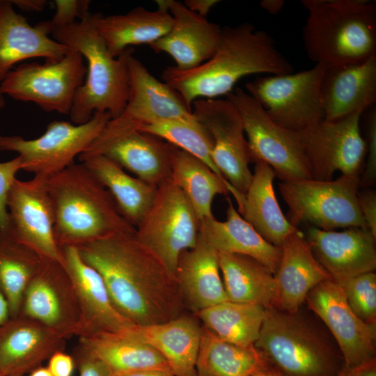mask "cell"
I'll return each mask as SVG.
<instances>
[{
    "label": "cell",
    "instance_id": "obj_1",
    "mask_svg": "<svg viewBox=\"0 0 376 376\" xmlns=\"http://www.w3.org/2000/svg\"><path fill=\"white\" fill-rule=\"evenodd\" d=\"M134 233H117L75 247L100 273L114 306L132 324L180 316L185 304L175 276Z\"/></svg>",
    "mask_w": 376,
    "mask_h": 376
},
{
    "label": "cell",
    "instance_id": "obj_2",
    "mask_svg": "<svg viewBox=\"0 0 376 376\" xmlns=\"http://www.w3.org/2000/svg\"><path fill=\"white\" fill-rule=\"evenodd\" d=\"M292 71V65L279 52L267 32L256 31L252 24L243 23L222 28L219 46L209 60L189 70L168 67L162 78L191 110L196 100L227 95L244 77Z\"/></svg>",
    "mask_w": 376,
    "mask_h": 376
},
{
    "label": "cell",
    "instance_id": "obj_3",
    "mask_svg": "<svg viewBox=\"0 0 376 376\" xmlns=\"http://www.w3.org/2000/svg\"><path fill=\"white\" fill-rule=\"evenodd\" d=\"M58 245L78 246L109 235L135 232L107 189L82 163L49 177Z\"/></svg>",
    "mask_w": 376,
    "mask_h": 376
},
{
    "label": "cell",
    "instance_id": "obj_4",
    "mask_svg": "<svg viewBox=\"0 0 376 376\" xmlns=\"http://www.w3.org/2000/svg\"><path fill=\"white\" fill-rule=\"evenodd\" d=\"M100 13L50 33L56 41L79 52L88 63L87 77L77 91L69 116L77 125L89 121L95 112H109L111 119L124 111L129 95V56L134 49L128 47L118 57L112 56L101 37L97 21Z\"/></svg>",
    "mask_w": 376,
    "mask_h": 376
},
{
    "label": "cell",
    "instance_id": "obj_5",
    "mask_svg": "<svg viewBox=\"0 0 376 376\" xmlns=\"http://www.w3.org/2000/svg\"><path fill=\"white\" fill-rule=\"evenodd\" d=\"M308 58L324 66L363 62L376 56V3L367 0H303Z\"/></svg>",
    "mask_w": 376,
    "mask_h": 376
},
{
    "label": "cell",
    "instance_id": "obj_6",
    "mask_svg": "<svg viewBox=\"0 0 376 376\" xmlns=\"http://www.w3.org/2000/svg\"><path fill=\"white\" fill-rule=\"evenodd\" d=\"M300 309L288 312L275 306L266 308L254 346L281 376H336L345 366L339 349Z\"/></svg>",
    "mask_w": 376,
    "mask_h": 376
},
{
    "label": "cell",
    "instance_id": "obj_7",
    "mask_svg": "<svg viewBox=\"0 0 376 376\" xmlns=\"http://www.w3.org/2000/svg\"><path fill=\"white\" fill-rule=\"evenodd\" d=\"M359 175H341L327 181L300 179L281 182L279 190L289 208L291 221H304L319 229L366 225L359 205Z\"/></svg>",
    "mask_w": 376,
    "mask_h": 376
},
{
    "label": "cell",
    "instance_id": "obj_8",
    "mask_svg": "<svg viewBox=\"0 0 376 376\" xmlns=\"http://www.w3.org/2000/svg\"><path fill=\"white\" fill-rule=\"evenodd\" d=\"M199 223L185 194L169 178L157 187L134 235L175 276L180 255L197 243Z\"/></svg>",
    "mask_w": 376,
    "mask_h": 376
},
{
    "label": "cell",
    "instance_id": "obj_9",
    "mask_svg": "<svg viewBox=\"0 0 376 376\" xmlns=\"http://www.w3.org/2000/svg\"><path fill=\"white\" fill-rule=\"evenodd\" d=\"M324 65L315 64L297 73L258 76L245 87L273 122L299 132L324 119Z\"/></svg>",
    "mask_w": 376,
    "mask_h": 376
},
{
    "label": "cell",
    "instance_id": "obj_10",
    "mask_svg": "<svg viewBox=\"0 0 376 376\" xmlns=\"http://www.w3.org/2000/svg\"><path fill=\"white\" fill-rule=\"evenodd\" d=\"M111 119L109 112H95L84 124L54 120L35 139L0 136V150L17 152L22 170L49 178L75 163V157L91 146Z\"/></svg>",
    "mask_w": 376,
    "mask_h": 376
},
{
    "label": "cell",
    "instance_id": "obj_11",
    "mask_svg": "<svg viewBox=\"0 0 376 376\" xmlns=\"http://www.w3.org/2000/svg\"><path fill=\"white\" fill-rule=\"evenodd\" d=\"M226 96L241 118L252 162L263 161L282 182L311 179L297 132L273 122L246 91L234 88Z\"/></svg>",
    "mask_w": 376,
    "mask_h": 376
},
{
    "label": "cell",
    "instance_id": "obj_12",
    "mask_svg": "<svg viewBox=\"0 0 376 376\" xmlns=\"http://www.w3.org/2000/svg\"><path fill=\"white\" fill-rule=\"evenodd\" d=\"M86 73L83 56L70 49L59 61L23 63L11 70L0 84V93L34 102L46 111L69 115Z\"/></svg>",
    "mask_w": 376,
    "mask_h": 376
},
{
    "label": "cell",
    "instance_id": "obj_13",
    "mask_svg": "<svg viewBox=\"0 0 376 376\" xmlns=\"http://www.w3.org/2000/svg\"><path fill=\"white\" fill-rule=\"evenodd\" d=\"M363 113L335 120L323 119L297 132L311 179L331 180L336 171L359 175L366 156V141L359 127Z\"/></svg>",
    "mask_w": 376,
    "mask_h": 376
},
{
    "label": "cell",
    "instance_id": "obj_14",
    "mask_svg": "<svg viewBox=\"0 0 376 376\" xmlns=\"http://www.w3.org/2000/svg\"><path fill=\"white\" fill-rule=\"evenodd\" d=\"M176 147L164 139L111 119L79 159L102 155L141 180L157 187L170 178Z\"/></svg>",
    "mask_w": 376,
    "mask_h": 376
},
{
    "label": "cell",
    "instance_id": "obj_15",
    "mask_svg": "<svg viewBox=\"0 0 376 376\" xmlns=\"http://www.w3.org/2000/svg\"><path fill=\"white\" fill-rule=\"evenodd\" d=\"M17 316L36 320L65 340L79 337L81 308L73 282L63 264L42 258L25 289Z\"/></svg>",
    "mask_w": 376,
    "mask_h": 376
},
{
    "label": "cell",
    "instance_id": "obj_16",
    "mask_svg": "<svg viewBox=\"0 0 376 376\" xmlns=\"http://www.w3.org/2000/svg\"><path fill=\"white\" fill-rule=\"evenodd\" d=\"M48 178L15 179L6 198L5 233L41 258L64 265L62 249L54 237V213L47 188Z\"/></svg>",
    "mask_w": 376,
    "mask_h": 376
},
{
    "label": "cell",
    "instance_id": "obj_17",
    "mask_svg": "<svg viewBox=\"0 0 376 376\" xmlns=\"http://www.w3.org/2000/svg\"><path fill=\"white\" fill-rule=\"evenodd\" d=\"M191 107L212 138L214 165L235 190L245 194L253 176L249 167L252 159L236 108L227 99L219 98L198 99Z\"/></svg>",
    "mask_w": 376,
    "mask_h": 376
},
{
    "label": "cell",
    "instance_id": "obj_18",
    "mask_svg": "<svg viewBox=\"0 0 376 376\" xmlns=\"http://www.w3.org/2000/svg\"><path fill=\"white\" fill-rule=\"evenodd\" d=\"M308 307L325 324L343 358L352 367L375 357L376 325L358 318L350 307L341 286L322 281L308 294Z\"/></svg>",
    "mask_w": 376,
    "mask_h": 376
},
{
    "label": "cell",
    "instance_id": "obj_19",
    "mask_svg": "<svg viewBox=\"0 0 376 376\" xmlns=\"http://www.w3.org/2000/svg\"><path fill=\"white\" fill-rule=\"evenodd\" d=\"M155 2L158 8L169 11L173 24L166 35L149 45L154 52L170 55L179 70L196 68L214 55L222 28L191 11L179 1Z\"/></svg>",
    "mask_w": 376,
    "mask_h": 376
},
{
    "label": "cell",
    "instance_id": "obj_20",
    "mask_svg": "<svg viewBox=\"0 0 376 376\" xmlns=\"http://www.w3.org/2000/svg\"><path fill=\"white\" fill-rule=\"evenodd\" d=\"M306 240L318 261L338 283L375 271L376 238L368 228L335 231L312 226Z\"/></svg>",
    "mask_w": 376,
    "mask_h": 376
},
{
    "label": "cell",
    "instance_id": "obj_21",
    "mask_svg": "<svg viewBox=\"0 0 376 376\" xmlns=\"http://www.w3.org/2000/svg\"><path fill=\"white\" fill-rule=\"evenodd\" d=\"M127 65L129 95L118 119L138 130L141 126L159 122L195 118L181 96L168 84L153 77L133 53L128 57Z\"/></svg>",
    "mask_w": 376,
    "mask_h": 376
},
{
    "label": "cell",
    "instance_id": "obj_22",
    "mask_svg": "<svg viewBox=\"0 0 376 376\" xmlns=\"http://www.w3.org/2000/svg\"><path fill=\"white\" fill-rule=\"evenodd\" d=\"M64 266L75 288L81 313L79 337L121 332L132 325L114 306L100 273L86 263L77 247L61 248Z\"/></svg>",
    "mask_w": 376,
    "mask_h": 376
},
{
    "label": "cell",
    "instance_id": "obj_23",
    "mask_svg": "<svg viewBox=\"0 0 376 376\" xmlns=\"http://www.w3.org/2000/svg\"><path fill=\"white\" fill-rule=\"evenodd\" d=\"M66 340L29 318H10L0 327V371L4 376H24L42 366Z\"/></svg>",
    "mask_w": 376,
    "mask_h": 376
},
{
    "label": "cell",
    "instance_id": "obj_24",
    "mask_svg": "<svg viewBox=\"0 0 376 376\" xmlns=\"http://www.w3.org/2000/svg\"><path fill=\"white\" fill-rule=\"evenodd\" d=\"M322 95L327 120L373 107L376 102V56L361 63L324 66Z\"/></svg>",
    "mask_w": 376,
    "mask_h": 376
},
{
    "label": "cell",
    "instance_id": "obj_25",
    "mask_svg": "<svg viewBox=\"0 0 376 376\" xmlns=\"http://www.w3.org/2000/svg\"><path fill=\"white\" fill-rule=\"evenodd\" d=\"M281 249V259L274 274L277 285L274 306L295 312L301 308L314 287L333 279L318 261L299 230L290 234Z\"/></svg>",
    "mask_w": 376,
    "mask_h": 376
},
{
    "label": "cell",
    "instance_id": "obj_26",
    "mask_svg": "<svg viewBox=\"0 0 376 376\" xmlns=\"http://www.w3.org/2000/svg\"><path fill=\"white\" fill-rule=\"evenodd\" d=\"M254 173L245 194L231 185L239 214L269 243L280 247L286 238L298 230L285 217L277 201L273 186L275 173L263 161L255 162Z\"/></svg>",
    "mask_w": 376,
    "mask_h": 376
},
{
    "label": "cell",
    "instance_id": "obj_27",
    "mask_svg": "<svg viewBox=\"0 0 376 376\" xmlns=\"http://www.w3.org/2000/svg\"><path fill=\"white\" fill-rule=\"evenodd\" d=\"M202 331L193 318L182 314L162 323L132 324L121 332L155 349L175 376H195Z\"/></svg>",
    "mask_w": 376,
    "mask_h": 376
},
{
    "label": "cell",
    "instance_id": "obj_28",
    "mask_svg": "<svg viewBox=\"0 0 376 376\" xmlns=\"http://www.w3.org/2000/svg\"><path fill=\"white\" fill-rule=\"evenodd\" d=\"M69 51L36 25L31 26L10 0H0V82L19 61L42 57L57 62Z\"/></svg>",
    "mask_w": 376,
    "mask_h": 376
},
{
    "label": "cell",
    "instance_id": "obj_29",
    "mask_svg": "<svg viewBox=\"0 0 376 376\" xmlns=\"http://www.w3.org/2000/svg\"><path fill=\"white\" fill-rule=\"evenodd\" d=\"M185 304L196 313L228 301L218 251L199 235L196 246L180 256L175 274Z\"/></svg>",
    "mask_w": 376,
    "mask_h": 376
},
{
    "label": "cell",
    "instance_id": "obj_30",
    "mask_svg": "<svg viewBox=\"0 0 376 376\" xmlns=\"http://www.w3.org/2000/svg\"><path fill=\"white\" fill-rule=\"evenodd\" d=\"M199 235L218 252L241 254L263 264L274 275L281 256V249L266 241L245 221L228 200L224 221L213 216L200 221Z\"/></svg>",
    "mask_w": 376,
    "mask_h": 376
},
{
    "label": "cell",
    "instance_id": "obj_31",
    "mask_svg": "<svg viewBox=\"0 0 376 376\" xmlns=\"http://www.w3.org/2000/svg\"><path fill=\"white\" fill-rule=\"evenodd\" d=\"M172 24L169 11L158 8L151 11L136 7L125 14L106 17L100 13L97 21L98 31L113 57L130 45H149L166 35Z\"/></svg>",
    "mask_w": 376,
    "mask_h": 376
},
{
    "label": "cell",
    "instance_id": "obj_32",
    "mask_svg": "<svg viewBox=\"0 0 376 376\" xmlns=\"http://www.w3.org/2000/svg\"><path fill=\"white\" fill-rule=\"evenodd\" d=\"M221 275L230 301L274 306L277 285L274 275L257 260L241 254L218 252Z\"/></svg>",
    "mask_w": 376,
    "mask_h": 376
},
{
    "label": "cell",
    "instance_id": "obj_33",
    "mask_svg": "<svg viewBox=\"0 0 376 376\" xmlns=\"http://www.w3.org/2000/svg\"><path fill=\"white\" fill-rule=\"evenodd\" d=\"M78 345L103 361L116 375L143 370L171 371L155 349L124 332L79 337Z\"/></svg>",
    "mask_w": 376,
    "mask_h": 376
},
{
    "label": "cell",
    "instance_id": "obj_34",
    "mask_svg": "<svg viewBox=\"0 0 376 376\" xmlns=\"http://www.w3.org/2000/svg\"><path fill=\"white\" fill-rule=\"evenodd\" d=\"M79 160L107 189L123 216L136 228L151 205L157 187L130 175L104 155Z\"/></svg>",
    "mask_w": 376,
    "mask_h": 376
},
{
    "label": "cell",
    "instance_id": "obj_35",
    "mask_svg": "<svg viewBox=\"0 0 376 376\" xmlns=\"http://www.w3.org/2000/svg\"><path fill=\"white\" fill-rule=\"evenodd\" d=\"M273 364L254 345L221 340L203 329L196 372L205 376H249Z\"/></svg>",
    "mask_w": 376,
    "mask_h": 376
},
{
    "label": "cell",
    "instance_id": "obj_36",
    "mask_svg": "<svg viewBox=\"0 0 376 376\" xmlns=\"http://www.w3.org/2000/svg\"><path fill=\"white\" fill-rule=\"evenodd\" d=\"M266 308L226 301L196 313L204 328L217 338L249 347L258 340Z\"/></svg>",
    "mask_w": 376,
    "mask_h": 376
},
{
    "label": "cell",
    "instance_id": "obj_37",
    "mask_svg": "<svg viewBox=\"0 0 376 376\" xmlns=\"http://www.w3.org/2000/svg\"><path fill=\"white\" fill-rule=\"evenodd\" d=\"M170 178L183 191L200 221L213 216L212 204L217 194L228 193V182L191 154L176 148Z\"/></svg>",
    "mask_w": 376,
    "mask_h": 376
},
{
    "label": "cell",
    "instance_id": "obj_38",
    "mask_svg": "<svg viewBox=\"0 0 376 376\" xmlns=\"http://www.w3.org/2000/svg\"><path fill=\"white\" fill-rule=\"evenodd\" d=\"M41 259L31 249L0 233V290L8 304L10 318L18 315L25 289Z\"/></svg>",
    "mask_w": 376,
    "mask_h": 376
},
{
    "label": "cell",
    "instance_id": "obj_39",
    "mask_svg": "<svg viewBox=\"0 0 376 376\" xmlns=\"http://www.w3.org/2000/svg\"><path fill=\"white\" fill-rule=\"evenodd\" d=\"M138 130L157 136L191 154L224 178L212 159L214 146L212 138L196 117L188 120H174L146 125L140 127Z\"/></svg>",
    "mask_w": 376,
    "mask_h": 376
},
{
    "label": "cell",
    "instance_id": "obj_40",
    "mask_svg": "<svg viewBox=\"0 0 376 376\" xmlns=\"http://www.w3.org/2000/svg\"><path fill=\"white\" fill-rule=\"evenodd\" d=\"M356 315L367 324L376 325V274H362L338 283Z\"/></svg>",
    "mask_w": 376,
    "mask_h": 376
},
{
    "label": "cell",
    "instance_id": "obj_41",
    "mask_svg": "<svg viewBox=\"0 0 376 376\" xmlns=\"http://www.w3.org/2000/svg\"><path fill=\"white\" fill-rule=\"evenodd\" d=\"M56 13L50 20L36 24L48 35L53 29L64 27L80 20L89 15V0H56Z\"/></svg>",
    "mask_w": 376,
    "mask_h": 376
},
{
    "label": "cell",
    "instance_id": "obj_42",
    "mask_svg": "<svg viewBox=\"0 0 376 376\" xmlns=\"http://www.w3.org/2000/svg\"><path fill=\"white\" fill-rule=\"evenodd\" d=\"M366 164L359 187L372 185L376 178V109L370 107L366 123Z\"/></svg>",
    "mask_w": 376,
    "mask_h": 376
},
{
    "label": "cell",
    "instance_id": "obj_43",
    "mask_svg": "<svg viewBox=\"0 0 376 376\" xmlns=\"http://www.w3.org/2000/svg\"><path fill=\"white\" fill-rule=\"evenodd\" d=\"M22 159L16 157L0 163V233H5L7 224L6 198L8 192L16 179V174L22 170Z\"/></svg>",
    "mask_w": 376,
    "mask_h": 376
},
{
    "label": "cell",
    "instance_id": "obj_44",
    "mask_svg": "<svg viewBox=\"0 0 376 376\" xmlns=\"http://www.w3.org/2000/svg\"><path fill=\"white\" fill-rule=\"evenodd\" d=\"M72 357L79 376H116L103 361L78 345Z\"/></svg>",
    "mask_w": 376,
    "mask_h": 376
},
{
    "label": "cell",
    "instance_id": "obj_45",
    "mask_svg": "<svg viewBox=\"0 0 376 376\" xmlns=\"http://www.w3.org/2000/svg\"><path fill=\"white\" fill-rule=\"evenodd\" d=\"M359 205L368 230L376 238V194L371 191L359 192Z\"/></svg>",
    "mask_w": 376,
    "mask_h": 376
},
{
    "label": "cell",
    "instance_id": "obj_46",
    "mask_svg": "<svg viewBox=\"0 0 376 376\" xmlns=\"http://www.w3.org/2000/svg\"><path fill=\"white\" fill-rule=\"evenodd\" d=\"M47 367L53 376H72L76 366L72 356L60 350L49 357Z\"/></svg>",
    "mask_w": 376,
    "mask_h": 376
},
{
    "label": "cell",
    "instance_id": "obj_47",
    "mask_svg": "<svg viewBox=\"0 0 376 376\" xmlns=\"http://www.w3.org/2000/svg\"><path fill=\"white\" fill-rule=\"evenodd\" d=\"M336 376H376V358L357 366H344Z\"/></svg>",
    "mask_w": 376,
    "mask_h": 376
},
{
    "label": "cell",
    "instance_id": "obj_48",
    "mask_svg": "<svg viewBox=\"0 0 376 376\" xmlns=\"http://www.w3.org/2000/svg\"><path fill=\"white\" fill-rule=\"evenodd\" d=\"M220 2L217 0H185V6L191 11L205 17L214 6Z\"/></svg>",
    "mask_w": 376,
    "mask_h": 376
},
{
    "label": "cell",
    "instance_id": "obj_49",
    "mask_svg": "<svg viewBox=\"0 0 376 376\" xmlns=\"http://www.w3.org/2000/svg\"><path fill=\"white\" fill-rule=\"evenodd\" d=\"M12 4L23 11H42L47 5L46 0H10Z\"/></svg>",
    "mask_w": 376,
    "mask_h": 376
},
{
    "label": "cell",
    "instance_id": "obj_50",
    "mask_svg": "<svg viewBox=\"0 0 376 376\" xmlns=\"http://www.w3.org/2000/svg\"><path fill=\"white\" fill-rule=\"evenodd\" d=\"M116 376H175L171 371L162 370H143L133 371Z\"/></svg>",
    "mask_w": 376,
    "mask_h": 376
},
{
    "label": "cell",
    "instance_id": "obj_51",
    "mask_svg": "<svg viewBox=\"0 0 376 376\" xmlns=\"http://www.w3.org/2000/svg\"><path fill=\"white\" fill-rule=\"evenodd\" d=\"M284 4L283 0H263L260 2V6L272 15L277 14Z\"/></svg>",
    "mask_w": 376,
    "mask_h": 376
},
{
    "label": "cell",
    "instance_id": "obj_52",
    "mask_svg": "<svg viewBox=\"0 0 376 376\" xmlns=\"http://www.w3.org/2000/svg\"><path fill=\"white\" fill-rule=\"evenodd\" d=\"M10 318V308L4 295L0 290V327Z\"/></svg>",
    "mask_w": 376,
    "mask_h": 376
},
{
    "label": "cell",
    "instance_id": "obj_53",
    "mask_svg": "<svg viewBox=\"0 0 376 376\" xmlns=\"http://www.w3.org/2000/svg\"><path fill=\"white\" fill-rule=\"evenodd\" d=\"M278 370L272 366L269 368L257 371L249 376H278Z\"/></svg>",
    "mask_w": 376,
    "mask_h": 376
},
{
    "label": "cell",
    "instance_id": "obj_54",
    "mask_svg": "<svg viewBox=\"0 0 376 376\" xmlns=\"http://www.w3.org/2000/svg\"><path fill=\"white\" fill-rule=\"evenodd\" d=\"M29 376H53L47 367L39 366L29 373Z\"/></svg>",
    "mask_w": 376,
    "mask_h": 376
},
{
    "label": "cell",
    "instance_id": "obj_55",
    "mask_svg": "<svg viewBox=\"0 0 376 376\" xmlns=\"http://www.w3.org/2000/svg\"><path fill=\"white\" fill-rule=\"evenodd\" d=\"M6 104V100L3 95L0 93V110H1Z\"/></svg>",
    "mask_w": 376,
    "mask_h": 376
},
{
    "label": "cell",
    "instance_id": "obj_56",
    "mask_svg": "<svg viewBox=\"0 0 376 376\" xmlns=\"http://www.w3.org/2000/svg\"><path fill=\"white\" fill-rule=\"evenodd\" d=\"M195 376H205V375L197 373Z\"/></svg>",
    "mask_w": 376,
    "mask_h": 376
},
{
    "label": "cell",
    "instance_id": "obj_57",
    "mask_svg": "<svg viewBox=\"0 0 376 376\" xmlns=\"http://www.w3.org/2000/svg\"><path fill=\"white\" fill-rule=\"evenodd\" d=\"M0 376H4L1 371H0Z\"/></svg>",
    "mask_w": 376,
    "mask_h": 376
},
{
    "label": "cell",
    "instance_id": "obj_58",
    "mask_svg": "<svg viewBox=\"0 0 376 376\" xmlns=\"http://www.w3.org/2000/svg\"><path fill=\"white\" fill-rule=\"evenodd\" d=\"M278 376H281V375L279 373Z\"/></svg>",
    "mask_w": 376,
    "mask_h": 376
}]
</instances>
